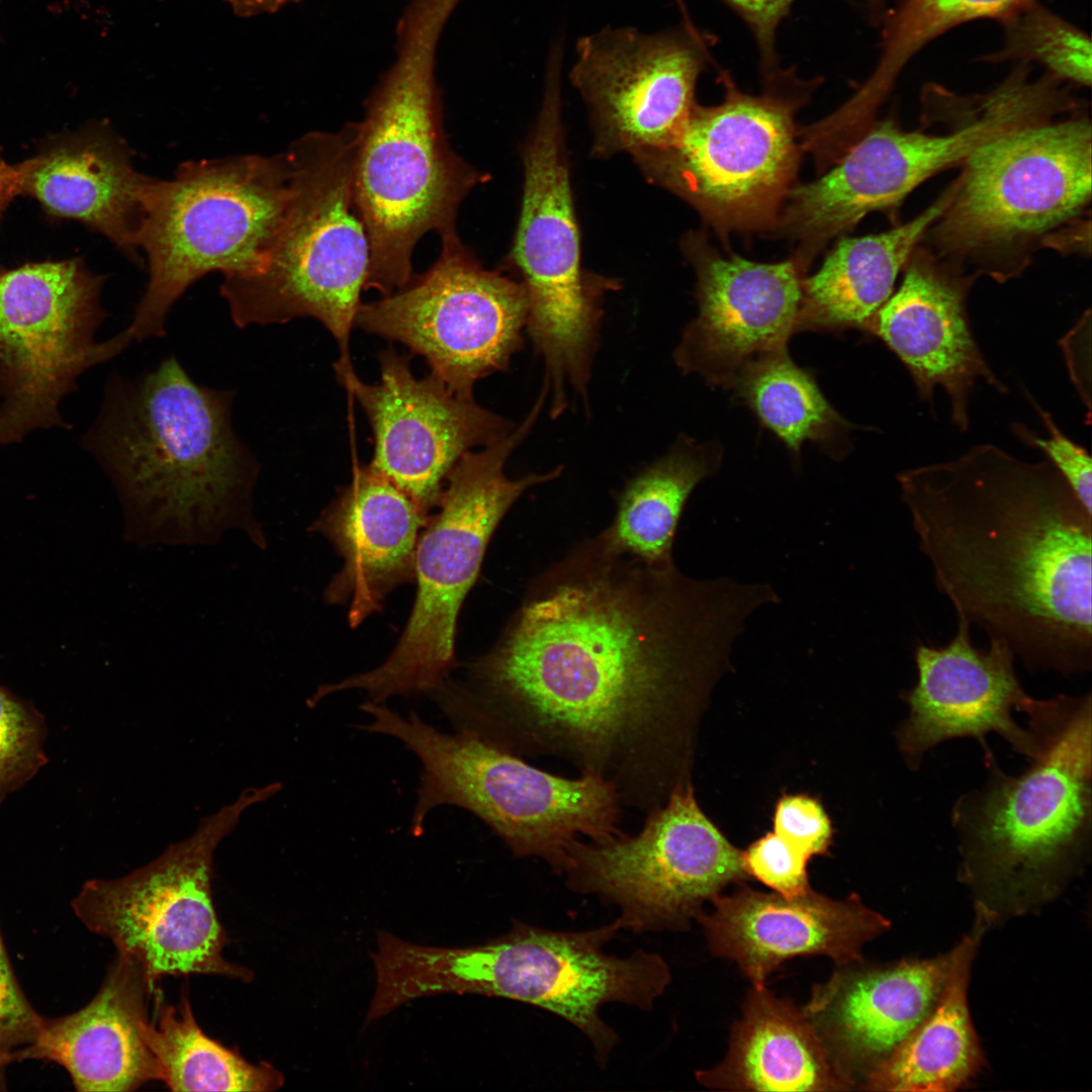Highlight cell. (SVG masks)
<instances>
[{
    "label": "cell",
    "mask_w": 1092,
    "mask_h": 1092,
    "mask_svg": "<svg viewBox=\"0 0 1092 1092\" xmlns=\"http://www.w3.org/2000/svg\"><path fill=\"white\" fill-rule=\"evenodd\" d=\"M766 584L695 580L601 533L532 584L500 638L444 693L457 732L562 758L650 812L680 778L688 715Z\"/></svg>",
    "instance_id": "6da1fadb"
},
{
    "label": "cell",
    "mask_w": 1092,
    "mask_h": 1092,
    "mask_svg": "<svg viewBox=\"0 0 1092 1092\" xmlns=\"http://www.w3.org/2000/svg\"><path fill=\"white\" fill-rule=\"evenodd\" d=\"M897 480L937 589L1030 670L1092 667V513L1046 460L983 444Z\"/></svg>",
    "instance_id": "7a4b0ae2"
},
{
    "label": "cell",
    "mask_w": 1092,
    "mask_h": 1092,
    "mask_svg": "<svg viewBox=\"0 0 1092 1092\" xmlns=\"http://www.w3.org/2000/svg\"><path fill=\"white\" fill-rule=\"evenodd\" d=\"M233 398L196 383L174 357L108 381L82 444L111 478L130 540L211 544L239 529L264 546L253 515L259 464L233 428Z\"/></svg>",
    "instance_id": "3957f363"
},
{
    "label": "cell",
    "mask_w": 1092,
    "mask_h": 1092,
    "mask_svg": "<svg viewBox=\"0 0 1092 1092\" xmlns=\"http://www.w3.org/2000/svg\"><path fill=\"white\" fill-rule=\"evenodd\" d=\"M620 930L617 918L579 931L516 921L499 937L461 947L416 944L385 931L372 953L374 999L385 1012L450 993L531 1004L579 1029L604 1068L619 1036L601 1016L602 1007L622 1003L648 1011L671 982L670 969L658 953L605 952Z\"/></svg>",
    "instance_id": "277c9868"
},
{
    "label": "cell",
    "mask_w": 1092,
    "mask_h": 1092,
    "mask_svg": "<svg viewBox=\"0 0 1092 1092\" xmlns=\"http://www.w3.org/2000/svg\"><path fill=\"white\" fill-rule=\"evenodd\" d=\"M457 3L413 0L396 63L357 122L354 204L369 241L367 289L382 296L412 280L426 233H456L461 202L487 179L449 145L434 81L437 40Z\"/></svg>",
    "instance_id": "5b68a950"
},
{
    "label": "cell",
    "mask_w": 1092,
    "mask_h": 1092,
    "mask_svg": "<svg viewBox=\"0 0 1092 1092\" xmlns=\"http://www.w3.org/2000/svg\"><path fill=\"white\" fill-rule=\"evenodd\" d=\"M1091 705L1083 695L1018 776L984 757V783L952 807L959 876L990 926L1051 902L1090 860Z\"/></svg>",
    "instance_id": "8992f818"
},
{
    "label": "cell",
    "mask_w": 1092,
    "mask_h": 1092,
    "mask_svg": "<svg viewBox=\"0 0 1092 1092\" xmlns=\"http://www.w3.org/2000/svg\"><path fill=\"white\" fill-rule=\"evenodd\" d=\"M357 122L310 131L285 152L290 198L264 266L220 286L234 323L285 324L310 316L337 341V377L354 371L350 334L367 290L370 248L356 210L353 170Z\"/></svg>",
    "instance_id": "52a82bcc"
},
{
    "label": "cell",
    "mask_w": 1092,
    "mask_h": 1092,
    "mask_svg": "<svg viewBox=\"0 0 1092 1092\" xmlns=\"http://www.w3.org/2000/svg\"><path fill=\"white\" fill-rule=\"evenodd\" d=\"M359 709L370 720L357 729L398 740L422 765L410 824L414 837L423 835L434 809L458 807L480 819L515 856L543 859L561 876L579 836L602 840L620 833V799L594 775L568 779L544 771L474 735L442 732L416 711L403 717L369 701Z\"/></svg>",
    "instance_id": "ba28073f"
},
{
    "label": "cell",
    "mask_w": 1092,
    "mask_h": 1092,
    "mask_svg": "<svg viewBox=\"0 0 1092 1092\" xmlns=\"http://www.w3.org/2000/svg\"><path fill=\"white\" fill-rule=\"evenodd\" d=\"M540 411L532 407L508 435L468 451L449 472L437 506L428 517L416 549L415 603L388 657L375 668L317 688L328 696L357 690L368 701L429 696L456 667L455 636L463 602L476 581L499 522L523 494L560 476L562 467L510 478L508 459L531 432Z\"/></svg>",
    "instance_id": "9c48e42d"
},
{
    "label": "cell",
    "mask_w": 1092,
    "mask_h": 1092,
    "mask_svg": "<svg viewBox=\"0 0 1092 1092\" xmlns=\"http://www.w3.org/2000/svg\"><path fill=\"white\" fill-rule=\"evenodd\" d=\"M289 198L286 153L188 161L171 179L154 178L138 237L148 281L124 330L131 342L163 336L174 303L208 273H257Z\"/></svg>",
    "instance_id": "30bf717a"
},
{
    "label": "cell",
    "mask_w": 1092,
    "mask_h": 1092,
    "mask_svg": "<svg viewBox=\"0 0 1092 1092\" xmlns=\"http://www.w3.org/2000/svg\"><path fill=\"white\" fill-rule=\"evenodd\" d=\"M560 67L546 74L542 106L523 151L524 188L511 260L527 302L526 329L545 368L550 414L587 399L603 294L614 282L585 273L561 119Z\"/></svg>",
    "instance_id": "8fae6325"
},
{
    "label": "cell",
    "mask_w": 1092,
    "mask_h": 1092,
    "mask_svg": "<svg viewBox=\"0 0 1092 1092\" xmlns=\"http://www.w3.org/2000/svg\"><path fill=\"white\" fill-rule=\"evenodd\" d=\"M280 789L278 783L247 788L146 866L120 878L87 881L72 900L75 915L118 954L138 962L153 991L165 976L250 982L251 970L222 957L226 936L212 901V862L243 813Z\"/></svg>",
    "instance_id": "7c38bea8"
},
{
    "label": "cell",
    "mask_w": 1092,
    "mask_h": 1092,
    "mask_svg": "<svg viewBox=\"0 0 1092 1092\" xmlns=\"http://www.w3.org/2000/svg\"><path fill=\"white\" fill-rule=\"evenodd\" d=\"M103 281L80 259L0 270V446L66 429L60 404L78 378L131 343L124 331L95 339Z\"/></svg>",
    "instance_id": "4fadbf2b"
},
{
    "label": "cell",
    "mask_w": 1092,
    "mask_h": 1092,
    "mask_svg": "<svg viewBox=\"0 0 1092 1092\" xmlns=\"http://www.w3.org/2000/svg\"><path fill=\"white\" fill-rule=\"evenodd\" d=\"M574 893L618 907L635 934L681 931L732 883L747 879L742 851L706 816L686 780L635 835L570 846L562 875Z\"/></svg>",
    "instance_id": "5bb4252c"
},
{
    "label": "cell",
    "mask_w": 1092,
    "mask_h": 1092,
    "mask_svg": "<svg viewBox=\"0 0 1092 1092\" xmlns=\"http://www.w3.org/2000/svg\"><path fill=\"white\" fill-rule=\"evenodd\" d=\"M1089 120L1035 121L978 148L932 225L944 254L1016 247L1067 222L1091 197Z\"/></svg>",
    "instance_id": "9a60e30c"
},
{
    "label": "cell",
    "mask_w": 1092,
    "mask_h": 1092,
    "mask_svg": "<svg viewBox=\"0 0 1092 1092\" xmlns=\"http://www.w3.org/2000/svg\"><path fill=\"white\" fill-rule=\"evenodd\" d=\"M1017 69L981 103L972 122L944 134L903 131L893 121L874 126L821 178L791 189L784 212L789 232L810 249L848 231L868 213L900 202L920 183L965 161L993 139L1045 119L1056 106L1052 84Z\"/></svg>",
    "instance_id": "2e32d148"
},
{
    "label": "cell",
    "mask_w": 1092,
    "mask_h": 1092,
    "mask_svg": "<svg viewBox=\"0 0 1092 1092\" xmlns=\"http://www.w3.org/2000/svg\"><path fill=\"white\" fill-rule=\"evenodd\" d=\"M794 105L726 85L717 106L691 110L668 145L632 155L652 183L678 195L720 230L768 223L798 163Z\"/></svg>",
    "instance_id": "e0dca14e"
},
{
    "label": "cell",
    "mask_w": 1092,
    "mask_h": 1092,
    "mask_svg": "<svg viewBox=\"0 0 1092 1092\" xmlns=\"http://www.w3.org/2000/svg\"><path fill=\"white\" fill-rule=\"evenodd\" d=\"M436 262L402 288L361 303L355 326L423 356L458 396L507 370L522 348L528 302L521 282L484 269L457 233L441 238Z\"/></svg>",
    "instance_id": "ac0fdd59"
},
{
    "label": "cell",
    "mask_w": 1092,
    "mask_h": 1092,
    "mask_svg": "<svg viewBox=\"0 0 1092 1092\" xmlns=\"http://www.w3.org/2000/svg\"><path fill=\"white\" fill-rule=\"evenodd\" d=\"M380 381L355 371L340 381L364 410L373 432L368 467L410 496L426 514L437 508L447 476L463 454L508 435L515 425L461 397L432 373L414 376L410 358L379 355Z\"/></svg>",
    "instance_id": "d6986e66"
},
{
    "label": "cell",
    "mask_w": 1092,
    "mask_h": 1092,
    "mask_svg": "<svg viewBox=\"0 0 1092 1092\" xmlns=\"http://www.w3.org/2000/svg\"><path fill=\"white\" fill-rule=\"evenodd\" d=\"M970 629L958 618L956 635L947 645L915 646L917 681L901 694L908 715L895 732L902 758L913 771L929 750L954 738H975L984 757L993 754L986 740L990 733L1031 760L1048 749L1049 739L1020 726L1013 716L1020 712L1028 720L1035 718L1046 700L1025 693L1016 676L1015 655L1005 643L990 640L988 651L980 650Z\"/></svg>",
    "instance_id": "ffe728a7"
},
{
    "label": "cell",
    "mask_w": 1092,
    "mask_h": 1092,
    "mask_svg": "<svg viewBox=\"0 0 1092 1092\" xmlns=\"http://www.w3.org/2000/svg\"><path fill=\"white\" fill-rule=\"evenodd\" d=\"M702 68L696 46L678 33L606 28L581 39L571 81L590 113L594 153L671 143L696 104Z\"/></svg>",
    "instance_id": "44dd1931"
},
{
    "label": "cell",
    "mask_w": 1092,
    "mask_h": 1092,
    "mask_svg": "<svg viewBox=\"0 0 1092 1092\" xmlns=\"http://www.w3.org/2000/svg\"><path fill=\"white\" fill-rule=\"evenodd\" d=\"M697 271L699 312L673 357L685 373L731 388L740 370L762 355L787 349L802 332L803 281L797 261L757 263L722 257L687 241Z\"/></svg>",
    "instance_id": "7402d4cb"
},
{
    "label": "cell",
    "mask_w": 1092,
    "mask_h": 1092,
    "mask_svg": "<svg viewBox=\"0 0 1092 1092\" xmlns=\"http://www.w3.org/2000/svg\"><path fill=\"white\" fill-rule=\"evenodd\" d=\"M697 917L714 954L734 961L753 987L795 957L824 956L838 966L862 963L866 943L891 921L857 894L831 899L812 889L798 897L741 887L712 900Z\"/></svg>",
    "instance_id": "603a6c76"
},
{
    "label": "cell",
    "mask_w": 1092,
    "mask_h": 1092,
    "mask_svg": "<svg viewBox=\"0 0 1092 1092\" xmlns=\"http://www.w3.org/2000/svg\"><path fill=\"white\" fill-rule=\"evenodd\" d=\"M950 950L876 967L839 966L802 1008L839 1067L857 1084L898 1049L935 1006ZM859 1084V1083H858Z\"/></svg>",
    "instance_id": "cb8c5ba5"
},
{
    "label": "cell",
    "mask_w": 1092,
    "mask_h": 1092,
    "mask_svg": "<svg viewBox=\"0 0 1092 1092\" xmlns=\"http://www.w3.org/2000/svg\"><path fill=\"white\" fill-rule=\"evenodd\" d=\"M968 287V281L932 260L911 259L898 291L879 308L868 331L901 360L923 400H932L936 386L943 388L952 422L962 431L969 426V398L978 379L1007 391L973 336L965 304Z\"/></svg>",
    "instance_id": "d4e9b609"
},
{
    "label": "cell",
    "mask_w": 1092,
    "mask_h": 1092,
    "mask_svg": "<svg viewBox=\"0 0 1092 1092\" xmlns=\"http://www.w3.org/2000/svg\"><path fill=\"white\" fill-rule=\"evenodd\" d=\"M428 517L367 465L354 470L351 482L311 525L344 560L325 599L348 604L352 628L380 611L391 590L414 581L417 544Z\"/></svg>",
    "instance_id": "484cf974"
},
{
    "label": "cell",
    "mask_w": 1092,
    "mask_h": 1092,
    "mask_svg": "<svg viewBox=\"0 0 1092 1092\" xmlns=\"http://www.w3.org/2000/svg\"><path fill=\"white\" fill-rule=\"evenodd\" d=\"M153 993L142 966L117 954L94 998L74 1013L44 1018L18 1059L59 1064L83 1092H128L160 1080L141 1031Z\"/></svg>",
    "instance_id": "4316f807"
},
{
    "label": "cell",
    "mask_w": 1092,
    "mask_h": 1092,
    "mask_svg": "<svg viewBox=\"0 0 1092 1092\" xmlns=\"http://www.w3.org/2000/svg\"><path fill=\"white\" fill-rule=\"evenodd\" d=\"M21 194L60 217L77 219L140 258L138 237L154 180L136 170L127 143L106 126L86 129L18 164Z\"/></svg>",
    "instance_id": "83f0119b"
},
{
    "label": "cell",
    "mask_w": 1092,
    "mask_h": 1092,
    "mask_svg": "<svg viewBox=\"0 0 1092 1092\" xmlns=\"http://www.w3.org/2000/svg\"><path fill=\"white\" fill-rule=\"evenodd\" d=\"M696 1077L708 1088L736 1091H847L855 1085L803 1009L765 986L748 993L725 1058Z\"/></svg>",
    "instance_id": "f1b7e54d"
},
{
    "label": "cell",
    "mask_w": 1092,
    "mask_h": 1092,
    "mask_svg": "<svg viewBox=\"0 0 1092 1092\" xmlns=\"http://www.w3.org/2000/svg\"><path fill=\"white\" fill-rule=\"evenodd\" d=\"M975 913L972 928L951 948L943 990L927 1017L888 1058L859 1082L867 1091H954L985 1065L968 1002L975 954L989 927Z\"/></svg>",
    "instance_id": "f546056e"
},
{
    "label": "cell",
    "mask_w": 1092,
    "mask_h": 1092,
    "mask_svg": "<svg viewBox=\"0 0 1092 1092\" xmlns=\"http://www.w3.org/2000/svg\"><path fill=\"white\" fill-rule=\"evenodd\" d=\"M953 185L902 225L840 240L820 269L803 281L802 331L868 333L915 245L949 204Z\"/></svg>",
    "instance_id": "4dcf8cb0"
},
{
    "label": "cell",
    "mask_w": 1092,
    "mask_h": 1092,
    "mask_svg": "<svg viewBox=\"0 0 1092 1092\" xmlns=\"http://www.w3.org/2000/svg\"><path fill=\"white\" fill-rule=\"evenodd\" d=\"M721 458L719 444L680 436L627 482L614 521L602 534L619 552L653 566L673 565L672 544L685 505L698 483L719 468Z\"/></svg>",
    "instance_id": "1f68e13d"
},
{
    "label": "cell",
    "mask_w": 1092,
    "mask_h": 1092,
    "mask_svg": "<svg viewBox=\"0 0 1092 1092\" xmlns=\"http://www.w3.org/2000/svg\"><path fill=\"white\" fill-rule=\"evenodd\" d=\"M731 388L797 461L806 441L816 443L834 458L847 453L850 423L827 400L814 375L791 359L787 349L747 363Z\"/></svg>",
    "instance_id": "d6a6232c"
},
{
    "label": "cell",
    "mask_w": 1092,
    "mask_h": 1092,
    "mask_svg": "<svg viewBox=\"0 0 1092 1092\" xmlns=\"http://www.w3.org/2000/svg\"><path fill=\"white\" fill-rule=\"evenodd\" d=\"M156 1023L144 1020L142 1036L152 1052L160 1080L172 1091H275L283 1075L271 1064H251L208 1037L197 1024L187 994L177 1007L158 992Z\"/></svg>",
    "instance_id": "836d02e7"
},
{
    "label": "cell",
    "mask_w": 1092,
    "mask_h": 1092,
    "mask_svg": "<svg viewBox=\"0 0 1092 1092\" xmlns=\"http://www.w3.org/2000/svg\"><path fill=\"white\" fill-rule=\"evenodd\" d=\"M1033 1L902 0L889 24L882 60L870 82L888 90L909 60L935 37L975 19L1006 21Z\"/></svg>",
    "instance_id": "e575fe53"
},
{
    "label": "cell",
    "mask_w": 1092,
    "mask_h": 1092,
    "mask_svg": "<svg viewBox=\"0 0 1092 1092\" xmlns=\"http://www.w3.org/2000/svg\"><path fill=\"white\" fill-rule=\"evenodd\" d=\"M1004 22V47L991 59L1035 61L1058 79L1090 86L1091 42L1083 31L1034 1Z\"/></svg>",
    "instance_id": "d590c367"
},
{
    "label": "cell",
    "mask_w": 1092,
    "mask_h": 1092,
    "mask_svg": "<svg viewBox=\"0 0 1092 1092\" xmlns=\"http://www.w3.org/2000/svg\"><path fill=\"white\" fill-rule=\"evenodd\" d=\"M43 715L0 685V806L48 762Z\"/></svg>",
    "instance_id": "8d00e7d4"
},
{
    "label": "cell",
    "mask_w": 1092,
    "mask_h": 1092,
    "mask_svg": "<svg viewBox=\"0 0 1092 1092\" xmlns=\"http://www.w3.org/2000/svg\"><path fill=\"white\" fill-rule=\"evenodd\" d=\"M810 859L775 832L766 833L742 851L746 874L789 898L811 890L807 870Z\"/></svg>",
    "instance_id": "74e56055"
},
{
    "label": "cell",
    "mask_w": 1092,
    "mask_h": 1092,
    "mask_svg": "<svg viewBox=\"0 0 1092 1092\" xmlns=\"http://www.w3.org/2000/svg\"><path fill=\"white\" fill-rule=\"evenodd\" d=\"M1046 430L1048 438H1041L1021 424L1013 425L1015 435L1026 445L1042 451L1048 461L1067 482L1071 490L1092 513V466L1086 450L1067 437L1056 425L1052 415L1032 399Z\"/></svg>",
    "instance_id": "f35d334b"
},
{
    "label": "cell",
    "mask_w": 1092,
    "mask_h": 1092,
    "mask_svg": "<svg viewBox=\"0 0 1092 1092\" xmlns=\"http://www.w3.org/2000/svg\"><path fill=\"white\" fill-rule=\"evenodd\" d=\"M774 832L810 858L825 854L833 837L822 804L805 794L783 795L774 812Z\"/></svg>",
    "instance_id": "ab89813d"
},
{
    "label": "cell",
    "mask_w": 1092,
    "mask_h": 1092,
    "mask_svg": "<svg viewBox=\"0 0 1092 1092\" xmlns=\"http://www.w3.org/2000/svg\"><path fill=\"white\" fill-rule=\"evenodd\" d=\"M44 1017L30 1005L13 974L0 932V1063L37 1036Z\"/></svg>",
    "instance_id": "60d3db41"
},
{
    "label": "cell",
    "mask_w": 1092,
    "mask_h": 1092,
    "mask_svg": "<svg viewBox=\"0 0 1092 1092\" xmlns=\"http://www.w3.org/2000/svg\"><path fill=\"white\" fill-rule=\"evenodd\" d=\"M751 26L766 62L774 60L777 27L794 0H727Z\"/></svg>",
    "instance_id": "b9f144b4"
},
{
    "label": "cell",
    "mask_w": 1092,
    "mask_h": 1092,
    "mask_svg": "<svg viewBox=\"0 0 1092 1092\" xmlns=\"http://www.w3.org/2000/svg\"><path fill=\"white\" fill-rule=\"evenodd\" d=\"M1090 313L1083 315L1060 344L1070 377L1083 403L1090 410Z\"/></svg>",
    "instance_id": "7bdbcfd3"
},
{
    "label": "cell",
    "mask_w": 1092,
    "mask_h": 1092,
    "mask_svg": "<svg viewBox=\"0 0 1092 1092\" xmlns=\"http://www.w3.org/2000/svg\"><path fill=\"white\" fill-rule=\"evenodd\" d=\"M18 194H21L18 165L10 166L0 161V214L13 197Z\"/></svg>",
    "instance_id": "ee69618b"
},
{
    "label": "cell",
    "mask_w": 1092,
    "mask_h": 1092,
    "mask_svg": "<svg viewBox=\"0 0 1092 1092\" xmlns=\"http://www.w3.org/2000/svg\"><path fill=\"white\" fill-rule=\"evenodd\" d=\"M234 10L243 16L274 11L282 5L295 0H226Z\"/></svg>",
    "instance_id": "f6af8a7d"
}]
</instances>
